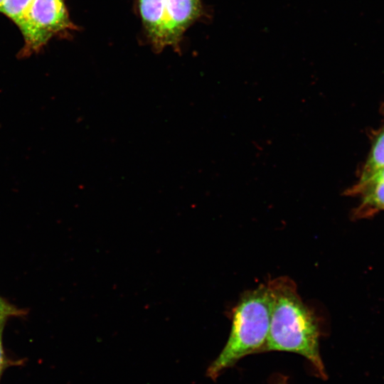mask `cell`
<instances>
[{
    "label": "cell",
    "mask_w": 384,
    "mask_h": 384,
    "mask_svg": "<svg viewBox=\"0 0 384 384\" xmlns=\"http://www.w3.org/2000/svg\"><path fill=\"white\" fill-rule=\"evenodd\" d=\"M270 302L269 331L261 353L285 351L307 359L322 379L327 375L319 351V316L298 293L295 282L281 276L267 282Z\"/></svg>",
    "instance_id": "1"
},
{
    "label": "cell",
    "mask_w": 384,
    "mask_h": 384,
    "mask_svg": "<svg viewBox=\"0 0 384 384\" xmlns=\"http://www.w3.org/2000/svg\"><path fill=\"white\" fill-rule=\"evenodd\" d=\"M270 317L267 284L244 292L230 311L231 329L226 343L208 367L206 376L215 380L243 357L261 353L268 335Z\"/></svg>",
    "instance_id": "2"
},
{
    "label": "cell",
    "mask_w": 384,
    "mask_h": 384,
    "mask_svg": "<svg viewBox=\"0 0 384 384\" xmlns=\"http://www.w3.org/2000/svg\"><path fill=\"white\" fill-rule=\"evenodd\" d=\"M139 12L149 40L161 51L179 47L187 28L203 14L201 0H137Z\"/></svg>",
    "instance_id": "3"
},
{
    "label": "cell",
    "mask_w": 384,
    "mask_h": 384,
    "mask_svg": "<svg viewBox=\"0 0 384 384\" xmlns=\"http://www.w3.org/2000/svg\"><path fill=\"white\" fill-rule=\"evenodd\" d=\"M18 28L24 40L21 58L39 52L54 36L76 29L64 0H33Z\"/></svg>",
    "instance_id": "4"
},
{
    "label": "cell",
    "mask_w": 384,
    "mask_h": 384,
    "mask_svg": "<svg viewBox=\"0 0 384 384\" xmlns=\"http://www.w3.org/2000/svg\"><path fill=\"white\" fill-rule=\"evenodd\" d=\"M382 168H384V128L376 136L373 143L358 184H362L368 181Z\"/></svg>",
    "instance_id": "5"
},
{
    "label": "cell",
    "mask_w": 384,
    "mask_h": 384,
    "mask_svg": "<svg viewBox=\"0 0 384 384\" xmlns=\"http://www.w3.org/2000/svg\"><path fill=\"white\" fill-rule=\"evenodd\" d=\"M361 193L363 205L384 209V182H368L356 185L347 191L348 194Z\"/></svg>",
    "instance_id": "6"
},
{
    "label": "cell",
    "mask_w": 384,
    "mask_h": 384,
    "mask_svg": "<svg viewBox=\"0 0 384 384\" xmlns=\"http://www.w3.org/2000/svg\"><path fill=\"white\" fill-rule=\"evenodd\" d=\"M33 1V0H4L0 12L9 18L18 27Z\"/></svg>",
    "instance_id": "7"
},
{
    "label": "cell",
    "mask_w": 384,
    "mask_h": 384,
    "mask_svg": "<svg viewBox=\"0 0 384 384\" xmlns=\"http://www.w3.org/2000/svg\"><path fill=\"white\" fill-rule=\"evenodd\" d=\"M21 311L10 305L0 297V318L6 319L8 316L18 315Z\"/></svg>",
    "instance_id": "8"
},
{
    "label": "cell",
    "mask_w": 384,
    "mask_h": 384,
    "mask_svg": "<svg viewBox=\"0 0 384 384\" xmlns=\"http://www.w3.org/2000/svg\"><path fill=\"white\" fill-rule=\"evenodd\" d=\"M5 321H6L5 318H0V372L1 371L3 365H4V351H3L1 338H2V332H3Z\"/></svg>",
    "instance_id": "9"
},
{
    "label": "cell",
    "mask_w": 384,
    "mask_h": 384,
    "mask_svg": "<svg viewBox=\"0 0 384 384\" xmlns=\"http://www.w3.org/2000/svg\"><path fill=\"white\" fill-rule=\"evenodd\" d=\"M368 182H384V168H382L378 171H377L368 181L362 183L364 184ZM357 184V185H362Z\"/></svg>",
    "instance_id": "10"
},
{
    "label": "cell",
    "mask_w": 384,
    "mask_h": 384,
    "mask_svg": "<svg viewBox=\"0 0 384 384\" xmlns=\"http://www.w3.org/2000/svg\"><path fill=\"white\" fill-rule=\"evenodd\" d=\"M287 377L285 375H279L274 377L271 384H287Z\"/></svg>",
    "instance_id": "11"
},
{
    "label": "cell",
    "mask_w": 384,
    "mask_h": 384,
    "mask_svg": "<svg viewBox=\"0 0 384 384\" xmlns=\"http://www.w3.org/2000/svg\"><path fill=\"white\" fill-rule=\"evenodd\" d=\"M3 1H4V0H0V11H1V6H2Z\"/></svg>",
    "instance_id": "12"
}]
</instances>
